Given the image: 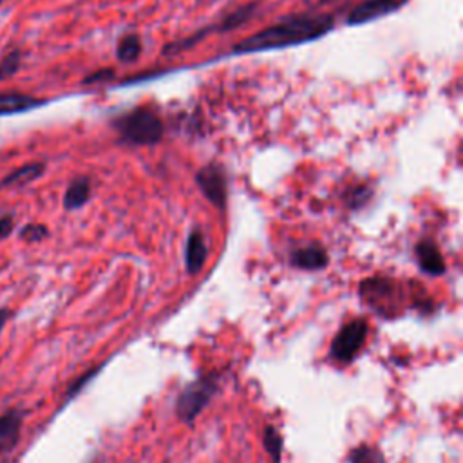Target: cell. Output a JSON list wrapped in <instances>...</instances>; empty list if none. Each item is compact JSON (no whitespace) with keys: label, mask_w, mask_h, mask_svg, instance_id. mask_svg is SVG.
<instances>
[{"label":"cell","mask_w":463,"mask_h":463,"mask_svg":"<svg viewBox=\"0 0 463 463\" xmlns=\"http://www.w3.org/2000/svg\"><path fill=\"white\" fill-rule=\"evenodd\" d=\"M22 423L24 414L20 409H9L0 414V452H7L18 443Z\"/></svg>","instance_id":"cell-11"},{"label":"cell","mask_w":463,"mask_h":463,"mask_svg":"<svg viewBox=\"0 0 463 463\" xmlns=\"http://www.w3.org/2000/svg\"><path fill=\"white\" fill-rule=\"evenodd\" d=\"M369 333L365 318H354L340 327L329 347V358L338 364H351L362 351Z\"/></svg>","instance_id":"cell-4"},{"label":"cell","mask_w":463,"mask_h":463,"mask_svg":"<svg viewBox=\"0 0 463 463\" xmlns=\"http://www.w3.org/2000/svg\"><path fill=\"white\" fill-rule=\"evenodd\" d=\"M329 262L327 251L320 242H311L306 244L302 248H297L291 253V264L298 269H307V271H315V269H322L326 268Z\"/></svg>","instance_id":"cell-9"},{"label":"cell","mask_w":463,"mask_h":463,"mask_svg":"<svg viewBox=\"0 0 463 463\" xmlns=\"http://www.w3.org/2000/svg\"><path fill=\"white\" fill-rule=\"evenodd\" d=\"M141 40L137 34H125L119 42H118V47H116V54H118V60L123 61V63H134L139 54H141Z\"/></svg>","instance_id":"cell-15"},{"label":"cell","mask_w":463,"mask_h":463,"mask_svg":"<svg viewBox=\"0 0 463 463\" xmlns=\"http://www.w3.org/2000/svg\"><path fill=\"white\" fill-rule=\"evenodd\" d=\"M45 172V165L36 161V163H27L22 165L18 168H14L11 174H7L5 177L0 179V188L5 186H18V184H27L34 179H38L42 174Z\"/></svg>","instance_id":"cell-14"},{"label":"cell","mask_w":463,"mask_h":463,"mask_svg":"<svg viewBox=\"0 0 463 463\" xmlns=\"http://www.w3.org/2000/svg\"><path fill=\"white\" fill-rule=\"evenodd\" d=\"M90 197V179L89 177H76L69 183L63 194V208L65 210H78L81 208Z\"/></svg>","instance_id":"cell-13"},{"label":"cell","mask_w":463,"mask_h":463,"mask_svg":"<svg viewBox=\"0 0 463 463\" xmlns=\"http://www.w3.org/2000/svg\"><path fill=\"white\" fill-rule=\"evenodd\" d=\"M414 255H416V260H418L421 271H425L427 275L438 277V275L445 273V260H443V255L434 241L425 239V241L416 242Z\"/></svg>","instance_id":"cell-8"},{"label":"cell","mask_w":463,"mask_h":463,"mask_svg":"<svg viewBox=\"0 0 463 463\" xmlns=\"http://www.w3.org/2000/svg\"><path fill=\"white\" fill-rule=\"evenodd\" d=\"M262 445L266 449V452L269 454L271 461L273 463H280V458H282V436L279 434V430L273 427V425H268L264 429V434H262Z\"/></svg>","instance_id":"cell-18"},{"label":"cell","mask_w":463,"mask_h":463,"mask_svg":"<svg viewBox=\"0 0 463 463\" xmlns=\"http://www.w3.org/2000/svg\"><path fill=\"white\" fill-rule=\"evenodd\" d=\"M2 2H4V0H0V4H2Z\"/></svg>","instance_id":"cell-26"},{"label":"cell","mask_w":463,"mask_h":463,"mask_svg":"<svg viewBox=\"0 0 463 463\" xmlns=\"http://www.w3.org/2000/svg\"><path fill=\"white\" fill-rule=\"evenodd\" d=\"M9 317H11V311L7 309V307H0V333H2V329H4V326L7 324V320H9Z\"/></svg>","instance_id":"cell-25"},{"label":"cell","mask_w":463,"mask_h":463,"mask_svg":"<svg viewBox=\"0 0 463 463\" xmlns=\"http://www.w3.org/2000/svg\"><path fill=\"white\" fill-rule=\"evenodd\" d=\"M360 297L380 315L391 317L396 307V284L387 277H371L360 284Z\"/></svg>","instance_id":"cell-5"},{"label":"cell","mask_w":463,"mask_h":463,"mask_svg":"<svg viewBox=\"0 0 463 463\" xmlns=\"http://www.w3.org/2000/svg\"><path fill=\"white\" fill-rule=\"evenodd\" d=\"M112 127L116 128L119 141L132 146H148L161 141L163 136V121L154 109L136 107L128 112L112 119Z\"/></svg>","instance_id":"cell-2"},{"label":"cell","mask_w":463,"mask_h":463,"mask_svg":"<svg viewBox=\"0 0 463 463\" xmlns=\"http://www.w3.org/2000/svg\"><path fill=\"white\" fill-rule=\"evenodd\" d=\"M206 255H208V248H206V241L204 235L199 230H192L186 244H184V268L190 275H195L203 269L204 262H206Z\"/></svg>","instance_id":"cell-10"},{"label":"cell","mask_w":463,"mask_h":463,"mask_svg":"<svg viewBox=\"0 0 463 463\" xmlns=\"http://www.w3.org/2000/svg\"><path fill=\"white\" fill-rule=\"evenodd\" d=\"M42 103H45V99H38L24 92H0V116L27 112Z\"/></svg>","instance_id":"cell-12"},{"label":"cell","mask_w":463,"mask_h":463,"mask_svg":"<svg viewBox=\"0 0 463 463\" xmlns=\"http://www.w3.org/2000/svg\"><path fill=\"white\" fill-rule=\"evenodd\" d=\"M49 235L47 226L40 222H29L20 230V239L25 242H40Z\"/></svg>","instance_id":"cell-20"},{"label":"cell","mask_w":463,"mask_h":463,"mask_svg":"<svg viewBox=\"0 0 463 463\" xmlns=\"http://www.w3.org/2000/svg\"><path fill=\"white\" fill-rule=\"evenodd\" d=\"M112 71L110 69H103V71H96L94 74H90V76H87L85 80H83V83H98V81H107V80H110L112 78Z\"/></svg>","instance_id":"cell-24"},{"label":"cell","mask_w":463,"mask_h":463,"mask_svg":"<svg viewBox=\"0 0 463 463\" xmlns=\"http://www.w3.org/2000/svg\"><path fill=\"white\" fill-rule=\"evenodd\" d=\"M221 376L217 373H210L199 376L190 382L175 400V414L183 423H194V420L201 414V411L212 402V398L219 391Z\"/></svg>","instance_id":"cell-3"},{"label":"cell","mask_w":463,"mask_h":463,"mask_svg":"<svg viewBox=\"0 0 463 463\" xmlns=\"http://www.w3.org/2000/svg\"><path fill=\"white\" fill-rule=\"evenodd\" d=\"M371 188L369 186H365V184H360V186H356L353 192H351V195H349V203H351V206L353 208H358V206H364L369 199H371Z\"/></svg>","instance_id":"cell-21"},{"label":"cell","mask_w":463,"mask_h":463,"mask_svg":"<svg viewBox=\"0 0 463 463\" xmlns=\"http://www.w3.org/2000/svg\"><path fill=\"white\" fill-rule=\"evenodd\" d=\"M20 67H22V51L9 49L0 60V81L14 76L20 71Z\"/></svg>","instance_id":"cell-19"},{"label":"cell","mask_w":463,"mask_h":463,"mask_svg":"<svg viewBox=\"0 0 463 463\" xmlns=\"http://www.w3.org/2000/svg\"><path fill=\"white\" fill-rule=\"evenodd\" d=\"M98 369H99V367H96V369H92V371H89V373L81 374L74 383H71V385H69V389H67V400H71L72 396H76V394L83 389V385H85L89 380H92V376L98 373Z\"/></svg>","instance_id":"cell-22"},{"label":"cell","mask_w":463,"mask_h":463,"mask_svg":"<svg viewBox=\"0 0 463 463\" xmlns=\"http://www.w3.org/2000/svg\"><path fill=\"white\" fill-rule=\"evenodd\" d=\"M257 4L255 2H251V4H248V5H242V7H239V9H235L233 13H230V14H226L213 29H217V31H221V33H224V31H232V29H235V27H239V25H242L244 22H248L251 16H253V13H255V7Z\"/></svg>","instance_id":"cell-16"},{"label":"cell","mask_w":463,"mask_h":463,"mask_svg":"<svg viewBox=\"0 0 463 463\" xmlns=\"http://www.w3.org/2000/svg\"><path fill=\"white\" fill-rule=\"evenodd\" d=\"M403 4H407V0H365L362 4H358L347 16V24L349 25H360V24H367L371 20L382 18L389 13L398 11Z\"/></svg>","instance_id":"cell-7"},{"label":"cell","mask_w":463,"mask_h":463,"mask_svg":"<svg viewBox=\"0 0 463 463\" xmlns=\"http://www.w3.org/2000/svg\"><path fill=\"white\" fill-rule=\"evenodd\" d=\"M335 27V18L329 13H298L289 14L277 24L241 40L233 45V52H259L284 49L313 42Z\"/></svg>","instance_id":"cell-1"},{"label":"cell","mask_w":463,"mask_h":463,"mask_svg":"<svg viewBox=\"0 0 463 463\" xmlns=\"http://www.w3.org/2000/svg\"><path fill=\"white\" fill-rule=\"evenodd\" d=\"M13 228H14V217H13V213H4V215H0V239L9 237L11 232H13Z\"/></svg>","instance_id":"cell-23"},{"label":"cell","mask_w":463,"mask_h":463,"mask_svg":"<svg viewBox=\"0 0 463 463\" xmlns=\"http://www.w3.org/2000/svg\"><path fill=\"white\" fill-rule=\"evenodd\" d=\"M347 463H385V459L378 447L362 443V445H356L354 449H351V452L347 456Z\"/></svg>","instance_id":"cell-17"},{"label":"cell","mask_w":463,"mask_h":463,"mask_svg":"<svg viewBox=\"0 0 463 463\" xmlns=\"http://www.w3.org/2000/svg\"><path fill=\"white\" fill-rule=\"evenodd\" d=\"M195 183L203 195L217 208L226 206V197H228V175L226 170L217 165L210 163L206 166H201L195 174Z\"/></svg>","instance_id":"cell-6"}]
</instances>
